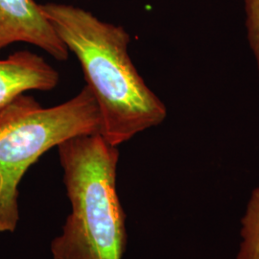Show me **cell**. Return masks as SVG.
<instances>
[{
    "label": "cell",
    "mask_w": 259,
    "mask_h": 259,
    "mask_svg": "<svg viewBox=\"0 0 259 259\" xmlns=\"http://www.w3.org/2000/svg\"><path fill=\"white\" fill-rule=\"evenodd\" d=\"M15 42L36 46L58 61L69 55L34 0H0V50Z\"/></svg>",
    "instance_id": "cell-4"
},
{
    "label": "cell",
    "mask_w": 259,
    "mask_h": 259,
    "mask_svg": "<svg viewBox=\"0 0 259 259\" xmlns=\"http://www.w3.org/2000/svg\"><path fill=\"white\" fill-rule=\"evenodd\" d=\"M247 37L259 77V0H244Z\"/></svg>",
    "instance_id": "cell-7"
},
{
    "label": "cell",
    "mask_w": 259,
    "mask_h": 259,
    "mask_svg": "<svg viewBox=\"0 0 259 259\" xmlns=\"http://www.w3.org/2000/svg\"><path fill=\"white\" fill-rule=\"evenodd\" d=\"M59 80L55 68L35 53L18 51L0 60V110L29 91L55 89Z\"/></svg>",
    "instance_id": "cell-5"
},
{
    "label": "cell",
    "mask_w": 259,
    "mask_h": 259,
    "mask_svg": "<svg viewBox=\"0 0 259 259\" xmlns=\"http://www.w3.org/2000/svg\"><path fill=\"white\" fill-rule=\"evenodd\" d=\"M57 36L80 62L100 113L104 139L118 146L160 125L166 106L145 83L129 55L130 35L89 11L60 3L40 5Z\"/></svg>",
    "instance_id": "cell-1"
},
{
    "label": "cell",
    "mask_w": 259,
    "mask_h": 259,
    "mask_svg": "<svg viewBox=\"0 0 259 259\" xmlns=\"http://www.w3.org/2000/svg\"><path fill=\"white\" fill-rule=\"evenodd\" d=\"M241 223L243 242L237 259H259V187L252 190Z\"/></svg>",
    "instance_id": "cell-6"
},
{
    "label": "cell",
    "mask_w": 259,
    "mask_h": 259,
    "mask_svg": "<svg viewBox=\"0 0 259 259\" xmlns=\"http://www.w3.org/2000/svg\"><path fill=\"white\" fill-rule=\"evenodd\" d=\"M99 131L98 106L87 85L51 108L23 93L0 110V232L17 228L19 185L28 169L65 140Z\"/></svg>",
    "instance_id": "cell-3"
},
{
    "label": "cell",
    "mask_w": 259,
    "mask_h": 259,
    "mask_svg": "<svg viewBox=\"0 0 259 259\" xmlns=\"http://www.w3.org/2000/svg\"><path fill=\"white\" fill-rule=\"evenodd\" d=\"M72 212L51 244L55 259H122L127 246L125 213L116 192L117 146L100 133L58 146Z\"/></svg>",
    "instance_id": "cell-2"
}]
</instances>
